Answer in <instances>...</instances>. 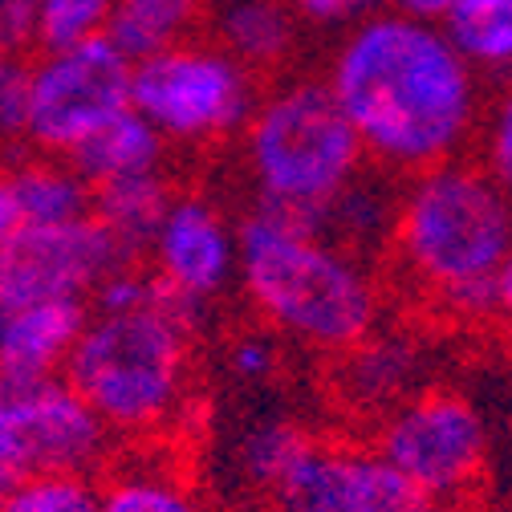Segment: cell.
Returning a JSON list of instances; mask_svg holds the SVG:
<instances>
[{
	"label": "cell",
	"instance_id": "6da1fadb",
	"mask_svg": "<svg viewBox=\"0 0 512 512\" xmlns=\"http://www.w3.org/2000/svg\"><path fill=\"white\" fill-rule=\"evenodd\" d=\"M326 82L366 147L370 167L419 175L452 163L480 126V82L443 25L382 9L330 53Z\"/></svg>",
	"mask_w": 512,
	"mask_h": 512
},
{
	"label": "cell",
	"instance_id": "7a4b0ae2",
	"mask_svg": "<svg viewBox=\"0 0 512 512\" xmlns=\"http://www.w3.org/2000/svg\"><path fill=\"white\" fill-rule=\"evenodd\" d=\"M236 285L277 338L326 354L366 342L382 309L378 281L362 256L261 204L240 220Z\"/></svg>",
	"mask_w": 512,
	"mask_h": 512
},
{
	"label": "cell",
	"instance_id": "3957f363",
	"mask_svg": "<svg viewBox=\"0 0 512 512\" xmlns=\"http://www.w3.org/2000/svg\"><path fill=\"white\" fill-rule=\"evenodd\" d=\"M391 252L452 317L500 313V269L512 256V196L484 163H439L407 179Z\"/></svg>",
	"mask_w": 512,
	"mask_h": 512
},
{
	"label": "cell",
	"instance_id": "277c9868",
	"mask_svg": "<svg viewBox=\"0 0 512 512\" xmlns=\"http://www.w3.org/2000/svg\"><path fill=\"white\" fill-rule=\"evenodd\" d=\"M200 317L167 285L143 309H90L66 378L114 439H151L183 419L196 382Z\"/></svg>",
	"mask_w": 512,
	"mask_h": 512
},
{
	"label": "cell",
	"instance_id": "5b68a950",
	"mask_svg": "<svg viewBox=\"0 0 512 512\" xmlns=\"http://www.w3.org/2000/svg\"><path fill=\"white\" fill-rule=\"evenodd\" d=\"M256 204L322 232L326 208L370 167L366 147L326 78L293 74L265 90L240 135Z\"/></svg>",
	"mask_w": 512,
	"mask_h": 512
},
{
	"label": "cell",
	"instance_id": "8992f818",
	"mask_svg": "<svg viewBox=\"0 0 512 512\" xmlns=\"http://www.w3.org/2000/svg\"><path fill=\"white\" fill-rule=\"evenodd\" d=\"M261 98V78L212 37H191L139 61L131 86V106L171 147L187 151L240 139Z\"/></svg>",
	"mask_w": 512,
	"mask_h": 512
},
{
	"label": "cell",
	"instance_id": "52a82bcc",
	"mask_svg": "<svg viewBox=\"0 0 512 512\" xmlns=\"http://www.w3.org/2000/svg\"><path fill=\"white\" fill-rule=\"evenodd\" d=\"M110 443V427L66 374L0 378V476L9 484L53 472L94 476Z\"/></svg>",
	"mask_w": 512,
	"mask_h": 512
},
{
	"label": "cell",
	"instance_id": "ba28073f",
	"mask_svg": "<svg viewBox=\"0 0 512 512\" xmlns=\"http://www.w3.org/2000/svg\"><path fill=\"white\" fill-rule=\"evenodd\" d=\"M135 61L110 37L41 53L29 90V147L66 159L94 131L131 110Z\"/></svg>",
	"mask_w": 512,
	"mask_h": 512
},
{
	"label": "cell",
	"instance_id": "9c48e42d",
	"mask_svg": "<svg viewBox=\"0 0 512 512\" xmlns=\"http://www.w3.org/2000/svg\"><path fill=\"white\" fill-rule=\"evenodd\" d=\"M378 452L431 500L460 496L484 472L488 431L456 391H419L378 423Z\"/></svg>",
	"mask_w": 512,
	"mask_h": 512
},
{
	"label": "cell",
	"instance_id": "30bf717a",
	"mask_svg": "<svg viewBox=\"0 0 512 512\" xmlns=\"http://www.w3.org/2000/svg\"><path fill=\"white\" fill-rule=\"evenodd\" d=\"M273 500L281 512H435V500L378 447L322 439H309Z\"/></svg>",
	"mask_w": 512,
	"mask_h": 512
},
{
	"label": "cell",
	"instance_id": "8fae6325",
	"mask_svg": "<svg viewBox=\"0 0 512 512\" xmlns=\"http://www.w3.org/2000/svg\"><path fill=\"white\" fill-rule=\"evenodd\" d=\"M135 265L94 216L78 224L25 228L0 252V297L9 301H94L98 285Z\"/></svg>",
	"mask_w": 512,
	"mask_h": 512
},
{
	"label": "cell",
	"instance_id": "7c38bea8",
	"mask_svg": "<svg viewBox=\"0 0 512 512\" xmlns=\"http://www.w3.org/2000/svg\"><path fill=\"white\" fill-rule=\"evenodd\" d=\"M147 261L179 301L208 313L240 281V224L228 220L208 191H175L147 244Z\"/></svg>",
	"mask_w": 512,
	"mask_h": 512
},
{
	"label": "cell",
	"instance_id": "4fadbf2b",
	"mask_svg": "<svg viewBox=\"0 0 512 512\" xmlns=\"http://www.w3.org/2000/svg\"><path fill=\"white\" fill-rule=\"evenodd\" d=\"M90 322V301L0 297V378H53Z\"/></svg>",
	"mask_w": 512,
	"mask_h": 512
},
{
	"label": "cell",
	"instance_id": "5bb4252c",
	"mask_svg": "<svg viewBox=\"0 0 512 512\" xmlns=\"http://www.w3.org/2000/svg\"><path fill=\"white\" fill-rule=\"evenodd\" d=\"M338 358L342 362L334 370V387H338L342 403L362 411V415L387 419L395 407H403L407 399L419 395L415 387L423 378V354L407 338L370 334L366 342L350 346Z\"/></svg>",
	"mask_w": 512,
	"mask_h": 512
},
{
	"label": "cell",
	"instance_id": "9a60e30c",
	"mask_svg": "<svg viewBox=\"0 0 512 512\" xmlns=\"http://www.w3.org/2000/svg\"><path fill=\"white\" fill-rule=\"evenodd\" d=\"M212 41L256 78L281 74L301 49V17L289 0H224L212 17Z\"/></svg>",
	"mask_w": 512,
	"mask_h": 512
},
{
	"label": "cell",
	"instance_id": "2e32d148",
	"mask_svg": "<svg viewBox=\"0 0 512 512\" xmlns=\"http://www.w3.org/2000/svg\"><path fill=\"white\" fill-rule=\"evenodd\" d=\"M399 200L403 191L391 187V171L382 167H366L342 196L326 208L322 216V236L342 244L354 256H370L391 248L395 240V224H399Z\"/></svg>",
	"mask_w": 512,
	"mask_h": 512
},
{
	"label": "cell",
	"instance_id": "e0dca14e",
	"mask_svg": "<svg viewBox=\"0 0 512 512\" xmlns=\"http://www.w3.org/2000/svg\"><path fill=\"white\" fill-rule=\"evenodd\" d=\"M167 147L171 143L131 106L114 122H106L102 131H94L82 147H74L66 159L86 175L90 187H106V183H118V179L163 171Z\"/></svg>",
	"mask_w": 512,
	"mask_h": 512
},
{
	"label": "cell",
	"instance_id": "ac0fdd59",
	"mask_svg": "<svg viewBox=\"0 0 512 512\" xmlns=\"http://www.w3.org/2000/svg\"><path fill=\"white\" fill-rule=\"evenodd\" d=\"M13 179H17V196L29 228L78 224L94 216V187L70 159H57V155L17 159Z\"/></svg>",
	"mask_w": 512,
	"mask_h": 512
},
{
	"label": "cell",
	"instance_id": "d6986e66",
	"mask_svg": "<svg viewBox=\"0 0 512 512\" xmlns=\"http://www.w3.org/2000/svg\"><path fill=\"white\" fill-rule=\"evenodd\" d=\"M175 191L179 187L167 179V171L94 187V220L131 256H147V244H151L159 220L167 216Z\"/></svg>",
	"mask_w": 512,
	"mask_h": 512
},
{
	"label": "cell",
	"instance_id": "ffe728a7",
	"mask_svg": "<svg viewBox=\"0 0 512 512\" xmlns=\"http://www.w3.org/2000/svg\"><path fill=\"white\" fill-rule=\"evenodd\" d=\"M212 0H118L110 41L135 61H147L179 41H191Z\"/></svg>",
	"mask_w": 512,
	"mask_h": 512
},
{
	"label": "cell",
	"instance_id": "44dd1931",
	"mask_svg": "<svg viewBox=\"0 0 512 512\" xmlns=\"http://www.w3.org/2000/svg\"><path fill=\"white\" fill-rule=\"evenodd\" d=\"M443 33L472 70L512 74V0H460Z\"/></svg>",
	"mask_w": 512,
	"mask_h": 512
},
{
	"label": "cell",
	"instance_id": "7402d4cb",
	"mask_svg": "<svg viewBox=\"0 0 512 512\" xmlns=\"http://www.w3.org/2000/svg\"><path fill=\"white\" fill-rule=\"evenodd\" d=\"M102 512H208V508L163 464H131L106 476Z\"/></svg>",
	"mask_w": 512,
	"mask_h": 512
},
{
	"label": "cell",
	"instance_id": "603a6c76",
	"mask_svg": "<svg viewBox=\"0 0 512 512\" xmlns=\"http://www.w3.org/2000/svg\"><path fill=\"white\" fill-rule=\"evenodd\" d=\"M313 435H305L297 423L289 419H261V423H252L240 443H236V464L240 472L252 480V484H261V488H277L281 476L297 464V456L309 447Z\"/></svg>",
	"mask_w": 512,
	"mask_h": 512
},
{
	"label": "cell",
	"instance_id": "cb8c5ba5",
	"mask_svg": "<svg viewBox=\"0 0 512 512\" xmlns=\"http://www.w3.org/2000/svg\"><path fill=\"white\" fill-rule=\"evenodd\" d=\"M114 9H118V0H41L37 49L57 53V49H74L94 37H106Z\"/></svg>",
	"mask_w": 512,
	"mask_h": 512
},
{
	"label": "cell",
	"instance_id": "d4e9b609",
	"mask_svg": "<svg viewBox=\"0 0 512 512\" xmlns=\"http://www.w3.org/2000/svg\"><path fill=\"white\" fill-rule=\"evenodd\" d=\"M0 512H102V484L74 472L29 476L5 492Z\"/></svg>",
	"mask_w": 512,
	"mask_h": 512
},
{
	"label": "cell",
	"instance_id": "484cf974",
	"mask_svg": "<svg viewBox=\"0 0 512 512\" xmlns=\"http://www.w3.org/2000/svg\"><path fill=\"white\" fill-rule=\"evenodd\" d=\"M29 90L33 61L25 53H0V147L29 143Z\"/></svg>",
	"mask_w": 512,
	"mask_h": 512
},
{
	"label": "cell",
	"instance_id": "4316f807",
	"mask_svg": "<svg viewBox=\"0 0 512 512\" xmlns=\"http://www.w3.org/2000/svg\"><path fill=\"white\" fill-rule=\"evenodd\" d=\"M224 366L236 382H248V387H261V382H273V374L281 370V342L269 330H244L224 346Z\"/></svg>",
	"mask_w": 512,
	"mask_h": 512
},
{
	"label": "cell",
	"instance_id": "83f0119b",
	"mask_svg": "<svg viewBox=\"0 0 512 512\" xmlns=\"http://www.w3.org/2000/svg\"><path fill=\"white\" fill-rule=\"evenodd\" d=\"M484 171L512 196V78L484 118Z\"/></svg>",
	"mask_w": 512,
	"mask_h": 512
},
{
	"label": "cell",
	"instance_id": "f1b7e54d",
	"mask_svg": "<svg viewBox=\"0 0 512 512\" xmlns=\"http://www.w3.org/2000/svg\"><path fill=\"white\" fill-rule=\"evenodd\" d=\"M289 9L313 29H354L358 21L387 9V0H289Z\"/></svg>",
	"mask_w": 512,
	"mask_h": 512
},
{
	"label": "cell",
	"instance_id": "f546056e",
	"mask_svg": "<svg viewBox=\"0 0 512 512\" xmlns=\"http://www.w3.org/2000/svg\"><path fill=\"white\" fill-rule=\"evenodd\" d=\"M41 0H0V53H29L37 45Z\"/></svg>",
	"mask_w": 512,
	"mask_h": 512
},
{
	"label": "cell",
	"instance_id": "4dcf8cb0",
	"mask_svg": "<svg viewBox=\"0 0 512 512\" xmlns=\"http://www.w3.org/2000/svg\"><path fill=\"white\" fill-rule=\"evenodd\" d=\"M25 208L17 196V179H13V163H0V252H5L21 232H25Z\"/></svg>",
	"mask_w": 512,
	"mask_h": 512
},
{
	"label": "cell",
	"instance_id": "1f68e13d",
	"mask_svg": "<svg viewBox=\"0 0 512 512\" xmlns=\"http://www.w3.org/2000/svg\"><path fill=\"white\" fill-rule=\"evenodd\" d=\"M460 0H387V9L399 13V17H411V21H423V25H443L447 17L456 13Z\"/></svg>",
	"mask_w": 512,
	"mask_h": 512
},
{
	"label": "cell",
	"instance_id": "d6a6232c",
	"mask_svg": "<svg viewBox=\"0 0 512 512\" xmlns=\"http://www.w3.org/2000/svg\"><path fill=\"white\" fill-rule=\"evenodd\" d=\"M500 317H504V326L512 334V256H508L504 269H500Z\"/></svg>",
	"mask_w": 512,
	"mask_h": 512
},
{
	"label": "cell",
	"instance_id": "836d02e7",
	"mask_svg": "<svg viewBox=\"0 0 512 512\" xmlns=\"http://www.w3.org/2000/svg\"><path fill=\"white\" fill-rule=\"evenodd\" d=\"M9 488H13V484H9L5 476H0V500H5V492H9Z\"/></svg>",
	"mask_w": 512,
	"mask_h": 512
}]
</instances>
